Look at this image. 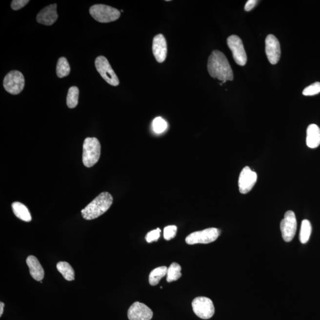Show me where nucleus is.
<instances>
[{
  "label": "nucleus",
  "instance_id": "f257e3e1",
  "mask_svg": "<svg viewBox=\"0 0 320 320\" xmlns=\"http://www.w3.org/2000/svg\"><path fill=\"white\" fill-rule=\"evenodd\" d=\"M208 71L212 78L222 81V83L227 81H232L234 78L230 63L225 55L220 51H214L209 56Z\"/></svg>",
  "mask_w": 320,
  "mask_h": 320
},
{
  "label": "nucleus",
  "instance_id": "f03ea898",
  "mask_svg": "<svg viewBox=\"0 0 320 320\" xmlns=\"http://www.w3.org/2000/svg\"><path fill=\"white\" fill-rule=\"evenodd\" d=\"M113 197L108 192L101 193L92 202L81 211L83 219L92 220L105 213L111 206Z\"/></svg>",
  "mask_w": 320,
  "mask_h": 320
},
{
  "label": "nucleus",
  "instance_id": "7ed1b4c3",
  "mask_svg": "<svg viewBox=\"0 0 320 320\" xmlns=\"http://www.w3.org/2000/svg\"><path fill=\"white\" fill-rule=\"evenodd\" d=\"M101 145L96 138H87L83 143L82 162L87 167L95 165L100 159Z\"/></svg>",
  "mask_w": 320,
  "mask_h": 320
},
{
  "label": "nucleus",
  "instance_id": "20e7f679",
  "mask_svg": "<svg viewBox=\"0 0 320 320\" xmlns=\"http://www.w3.org/2000/svg\"><path fill=\"white\" fill-rule=\"evenodd\" d=\"M91 16L100 23H110L118 20L120 12L114 7L104 4H96L90 7Z\"/></svg>",
  "mask_w": 320,
  "mask_h": 320
},
{
  "label": "nucleus",
  "instance_id": "39448f33",
  "mask_svg": "<svg viewBox=\"0 0 320 320\" xmlns=\"http://www.w3.org/2000/svg\"><path fill=\"white\" fill-rule=\"evenodd\" d=\"M220 230L216 228H209L200 231H196L186 237L187 244H209L214 242L220 235Z\"/></svg>",
  "mask_w": 320,
  "mask_h": 320
},
{
  "label": "nucleus",
  "instance_id": "423d86ee",
  "mask_svg": "<svg viewBox=\"0 0 320 320\" xmlns=\"http://www.w3.org/2000/svg\"><path fill=\"white\" fill-rule=\"evenodd\" d=\"M25 81L24 77L20 71H10L5 77L3 85L5 90L12 95H19L23 90Z\"/></svg>",
  "mask_w": 320,
  "mask_h": 320
},
{
  "label": "nucleus",
  "instance_id": "0eeeda50",
  "mask_svg": "<svg viewBox=\"0 0 320 320\" xmlns=\"http://www.w3.org/2000/svg\"><path fill=\"white\" fill-rule=\"evenodd\" d=\"M95 66L96 70L107 83L112 86H118L120 84V80L106 58L103 56L98 57L95 60Z\"/></svg>",
  "mask_w": 320,
  "mask_h": 320
},
{
  "label": "nucleus",
  "instance_id": "6e6552de",
  "mask_svg": "<svg viewBox=\"0 0 320 320\" xmlns=\"http://www.w3.org/2000/svg\"><path fill=\"white\" fill-rule=\"evenodd\" d=\"M193 310L200 318L207 320L211 319L215 313L213 302L207 297H200L196 298L192 303Z\"/></svg>",
  "mask_w": 320,
  "mask_h": 320
},
{
  "label": "nucleus",
  "instance_id": "1a4fd4ad",
  "mask_svg": "<svg viewBox=\"0 0 320 320\" xmlns=\"http://www.w3.org/2000/svg\"><path fill=\"white\" fill-rule=\"evenodd\" d=\"M297 229L296 217L293 211H287L280 222L282 238L286 242H290L294 238Z\"/></svg>",
  "mask_w": 320,
  "mask_h": 320
},
{
  "label": "nucleus",
  "instance_id": "9d476101",
  "mask_svg": "<svg viewBox=\"0 0 320 320\" xmlns=\"http://www.w3.org/2000/svg\"><path fill=\"white\" fill-rule=\"evenodd\" d=\"M227 44L237 64L241 66L246 64L247 55L241 39L238 36L231 35L227 39Z\"/></svg>",
  "mask_w": 320,
  "mask_h": 320
},
{
  "label": "nucleus",
  "instance_id": "9b49d317",
  "mask_svg": "<svg viewBox=\"0 0 320 320\" xmlns=\"http://www.w3.org/2000/svg\"><path fill=\"white\" fill-rule=\"evenodd\" d=\"M257 173L246 166L242 170L239 179V187L240 192L242 194H246L252 190L257 181Z\"/></svg>",
  "mask_w": 320,
  "mask_h": 320
},
{
  "label": "nucleus",
  "instance_id": "f8f14e48",
  "mask_svg": "<svg viewBox=\"0 0 320 320\" xmlns=\"http://www.w3.org/2000/svg\"><path fill=\"white\" fill-rule=\"evenodd\" d=\"M153 316V313L151 309L140 302H134L128 311L129 320H151Z\"/></svg>",
  "mask_w": 320,
  "mask_h": 320
},
{
  "label": "nucleus",
  "instance_id": "ddd939ff",
  "mask_svg": "<svg viewBox=\"0 0 320 320\" xmlns=\"http://www.w3.org/2000/svg\"><path fill=\"white\" fill-rule=\"evenodd\" d=\"M266 53L269 61L277 64L280 58V46L278 39L273 35L267 36L266 41Z\"/></svg>",
  "mask_w": 320,
  "mask_h": 320
},
{
  "label": "nucleus",
  "instance_id": "4468645a",
  "mask_svg": "<svg viewBox=\"0 0 320 320\" xmlns=\"http://www.w3.org/2000/svg\"><path fill=\"white\" fill-rule=\"evenodd\" d=\"M153 52L157 61L162 63L166 59L167 45L166 40L163 35L159 34L153 39Z\"/></svg>",
  "mask_w": 320,
  "mask_h": 320
},
{
  "label": "nucleus",
  "instance_id": "2eb2a0df",
  "mask_svg": "<svg viewBox=\"0 0 320 320\" xmlns=\"http://www.w3.org/2000/svg\"><path fill=\"white\" fill-rule=\"evenodd\" d=\"M56 4L48 5L38 13L37 20L39 23L51 26L57 21L59 16L57 12Z\"/></svg>",
  "mask_w": 320,
  "mask_h": 320
},
{
  "label": "nucleus",
  "instance_id": "dca6fc26",
  "mask_svg": "<svg viewBox=\"0 0 320 320\" xmlns=\"http://www.w3.org/2000/svg\"><path fill=\"white\" fill-rule=\"evenodd\" d=\"M26 263L32 277L36 280L42 281L45 272L38 259L34 256H29L26 259Z\"/></svg>",
  "mask_w": 320,
  "mask_h": 320
},
{
  "label": "nucleus",
  "instance_id": "f3484780",
  "mask_svg": "<svg viewBox=\"0 0 320 320\" xmlns=\"http://www.w3.org/2000/svg\"><path fill=\"white\" fill-rule=\"evenodd\" d=\"M306 142L310 148H316L320 145V129L316 124L308 126Z\"/></svg>",
  "mask_w": 320,
  "mask_h": 320
},
{
  "label": "nucleus",
  "instance_id": "a211bd4d",
  "mask_svg": "<svg viewBox=\"0 0 320 320\" xmlns=\"http://www.w3.org/2000/svg\"><path fill=\"white\" fill-rule=\"evenodd\" d=\"M12 206L14 214L18 219L25 222L31 221V215H30L29 209L25 205L20 202H15L12 203Z\"/></svg>",
  "mask_w": 320,
  "mask_h": 320
},
{
  "label": "nucleus",
  "instance_id": "6ab92c4d",
  "mask_svg": "<svg viewBox=\"0 0 320 320\" xmlns=\"http://www.w3.org/2000/svg\"><path fill=\"white\" fill-rule=\"evenodd\" d=\"M168 268L166 266H161L154 269L149 276V282L152 286L157 285L161 279L167 276Z\"/></svg>",
  "mask_w": 320,
  "mask_h": 320
},
{
  "label": "nucleus",
  "instance_id": "aec40b11",
  "mask_svg": "<svg viewBox=\"0 0 320 320\" xmlns=\"http://www.w3.org/2000/svg\"><path fill=\"white\" fill-rule=\"evenodd\" d=\"M57 270L62 274L65 280L68 281L74 280L75 273L73 267L66 261H60L57 264Z\"/></svg>",
  "mask_w": 320,
  "mask_h": 320
},
{
  "label": "nucleus",
  "instance_id": "412c9836",
  "mask_svg": "<svg viewBox=\"0 0 320 320\" xmlns=\"http://www.w3.org/2000/svg\"><path fill=\"white\" fill-rule=\"evenodd\" d=\"M70 73V66L64 57L60 58L57 65V74L59 78L67 77Z\"/></svg>",
  "mask_w": 320,
  "mask_h": 320
},
{
  "label": "nucleus",
  "instance_id": "4be33fe9",
  "mask_svg": "<svg viewBox=\"0 0 320 320\" xmlns=\"http://www.w3.org/2000/svg\"><path fill=\"white\" fill-rule=\"evenodd\" d=\"M311 231L312 227L310 222L307 220H303L300 234V240L301 243H307L310 239Z\"/></svg>",
  "mask_w": 320,
  "mask_h": 320
},
{
  "label": "nucleus",
  "instance_id": "5701e85b",
  "mask_svg": "<svg viewBox=\"0 0 320 320\" xmlns=\"http://www.w3.org/2000/svg\"><path fill=\"white\" fill-rule=\"evenodd\" d=\"M181 267L177 263H173L168 268L167 274V281L172 282L179 280L181 277Z\"/></svg>",
  "mask_w": 320,
  "mask_h": 320
},
{
  "label": "nucleus",
  "instance_id": "b1692460",
  "mask_svg": "<svg viewBox=\"0 0 320 320\" xmlns=\"http://www.w3.org/2000/svg\"><path fill=\"white\" fill-rule=\"evenodd\" d=\"M79 88L75 86L70 87L67 98V104L69 108H75L79 103Z\"/></svg>",
  "mask_w": 320,
  "mask_h": 320
},
{
  "label": "nucleus",
  "instance_id": "393cba45",
  "mask_svg": "<svg viewBox=\"0 0 320 320\" xmlns=\"http://www.w3.org/2000/svg\"><path fill=\"white\" fill-rule=\"evenodd\" d=\"M166 122L161 117H157L153 120V128L156 134H161L167 129Z\"/></svg>",
  "mask_w": 320,
  "mask_h": 320
},
{
  "label": "nucleus",
  "instance_id": "a878e982",
  "mask_svg": "<svg viewBox=\"0 0 320 320\" xmlns=\"http://www.w3.org/2000/svg\"><path fill=\"white\" fill-rule=\"evenodd\" d=\"M320 93V82H314L313 84L309 85L303 90V95L311 96L318 95Z\"/></svg>",
  "mask_w": 320,
  "mask_h": 320
},
{
  "label": "nucleus",
  "instance_id": "bb28decb",
  "mask_svg": "<svg viewBox=\"0 0 320 320\" xmlns=\"http://www.w3.org/2000/svg\"><path fill=\"white\" fill-rule=\"evenodd\" d=\"M178 228L175 225H169L164 229V238L165 240H169L175 238L177 233Z\"/></svg>",
  "mask_w": 320,
  "mask_h": 320
},
{
  "label": "nucleus",
  "instance_id": "cd10ccee",
  "mask_svg": "<svg viewBox=\"0 0 320 320\" xmlns=\"http://www.w3.org/2000/svg\"><path fill=\"white\" fill-rule=\"evenodd\" d=\"M160 233H161V230L160 228H157L156 230L149 232L147 236H146V240H147L148 243L157 241L160 238Z\"/></svg>",
  "mask_w": 320,
  "mask_h": 320
},
{
  "label": "nucleus",
  "instance_id": "c85d7f7f",
  "mask_svg": "<svg viewBox=\"0 0 320 320\" xmlns=\"http://www.w3.org/2000/svg\"><path fill=\"white\" fill-rule=\"evenodd\" d=\"M29 2V0H13L11 7L14 10H18L25 6Z\"/></svg>",
  "mask_w": 320,
  "mask_h": 320
},
{
  "label": "nucleus",
  "instance_id": "c756f323",
  "mask_svg": "<svg viewBox=\"0 0 320 320\" xmlns=\"http://www.w3.org/2000/svg\"><path fill=\"white\" fill-rule=\"evenodd\" d=\"M258 1H256V0H249L245 5V10L247 12H250L258 4Z\"/></svg>",
  "mask_w": 320,
  "mask_h": 320
},
{
  "label": "nucleus",
  "instance_id": "7c9ffc66",
  "mask_svg": "<svg viewBox=\"0 0 320 320\" xmlns=\"http://www.w3.org/2000/svg\"><path fill=\"white\" fill-rule=\"evenodd\" d=\"M4 303L3 302H0V317H1L4 311Z\"/></svg>",
  "mask_w": 320,
  "mask_h": 320
}]
</instances>
